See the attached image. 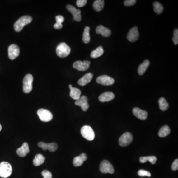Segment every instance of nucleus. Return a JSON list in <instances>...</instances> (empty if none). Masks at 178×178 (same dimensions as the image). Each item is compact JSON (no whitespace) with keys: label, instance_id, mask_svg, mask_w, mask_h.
<instances>
[{"label":"nucleus","instance_id":"13","mask_svg":"<svg viewBox=\"0 0 178 178\" xmlns=\"http://www.w3.org/2000/svg\"><path fill=\"white\" fill-rule=\"evenodd\" d=\"M88 99L85 96H80L78 100H76L75 104L77 106L81 107L83 111H87L89 108V105L88 104Z\"/></svg>","mask_w":178,"mask_h":178},{"label":"nucleus","instance_id":"1","mask_svg":"<svg viewBox=\"0 0 178 178\" xmlns=\"http://www.w3.org/2000/svg\"><path fill=\"white\" fill-rule=\"evenodd\" d=\"M32 18L30 16H22L14 24V29L17 32H21L23 27L31 22Z\"/></svg>","mask_w":178,"mask_h":178},{"label":"nucleus","instance_id":"9","mask_svg":"<svg viewBox=\"0 0 178 178\" xmlns=\"http://www.w3.org/2000/svg\"><path fill=\"white\" fill-rule=\"evenodd\" d=\"M20 49L18 46L16 44H11L8 49V56L10 59L13 60L19 56Z\"/></svg>","mask_w":178,"mask_h":178},{"label":"nucleus","instance_id":"24","mask_svg":"<svg viewBox=\"0 0 178 178\" xmlns=\"http://www.w3.org/2000/svg\"><path fill=\"white\" fill-rule=\"evenodd\" d=\"M170 129L167 125H164L160 128L158 132V136L161 138L165 137L170 133Z\"/></svg>","mask_w":178,"mask_h":178},{"label":"nucleus","instance_id":"5","mask_svg":"<svg viewBox=\"0 0 178 178\" xmlns=\"http://www.w3.org/2000/svg\"><path fill=\"white\" fill-rule=\"evenodd\" d=\"M81 134L83 137L89 141H93L95 137V134L91 127L84 126L81 129Z\"/></svg>","mask_w":178,"mask_h":178},{"label":"nucleus","instance_id":"14","mask_svg":"<svg viewBox=\"0 0 178 178\" xmlns=\"http://www.w3.org/2000/svg\"><path fill=\"white\" fill-rule=\"evenodd\" d=\"M139 32L137 27H134L130 29L127 35L128 40L131 42H134L139 38Z\"/></svg>","mask_w":178,"mask_h":178},{"label":"nucleus","instance_id":"38","mask_svg":"<svg viewBox=\"0 0 178 178\" xmlns=\"http://www.w3.org/2000/svg\"><path fill=\"white\" fill-rule=\"evenodd\" d=\"M48 143H46L43 142H40L39 143L38 145L39 147L43 149L44 151H46L48 150Z\"/></svg>","mask_w":178,"mask_h":178},{"label":"nucleus","instance_id":"18","mask_svg":"<svg viewBox=\"0 0 178 178\" xmlns=\"http://www.w3.org/2000/svg\"><path fill=\"white\" fill-rule=\"evenodd\" d=\"M96 32L98 34H101L104 37H108L111 34V31L110 29L102 26H99L96 27Z\"/></svg>","mask_w":178,"mask_h":178},{"label":"nucleus","instance_id":"12","mask_svg":"<svg viewBox=\"0 0 178 178\" xmlns=\"http://www.w3.org/2000/svg\"><path fill=\"white\" fill-rule=\"evenodd\" d=\"M66 9L69 12H70L73 16V21L80 22L81 21V12L78 9H76L74 7L70 5H67Z\"/></svg>","mask_w":178,"mask_h":178},{"label":"nucleus","instance_id":"21","mask_svg":"<svg viewBox=\"0 0 178 178\" xmlns=\"http://www.w3.org/2000/svg\"><path fill=\"white\" fill-rule=\"evenodd\" d=\"M69 88L70 89V97L74 100H78L80 98L81 95V91L79 89L74 88L71 85H69Z\"/></svg>","mask_w":178,"mask_h":178},{"label":"nucleus","instance_id":"32","mask_svg":"<svg viewBox=\"0 0 178 178\" xmlns=\"http://www.w3.org/2000/svg\"><path fill=\"white\" fill-rule=\"evenodd\" d=\"M48 150L51 152H54L58 149V144L54 143H52L48 144Z\"/></svg>","mask_w":178,"mask_h":178},{"label":"nucleus","instance_id":"33","mask_svg":"<svg viewBox=\"0 0 178 178\" xmlns=\"http://www.w3.org/2000/svg\"><path fill=\"white\" fill-rule=\"evenodd\" d=\"M138 176L141 177H144V176H147V177H151V174L150 172L148 171H146L144 170L141 169L138 172Z\"/></svg>","mask_w":178,"mask_h":178},{"label":"nucleus","instance_id":"4","mask_svg":"<svg viewBox=\"0 0 178 178\" xmlns=\"http://www.w3.org/2000/svg\"><path fill=\"white\" fill-rule=\"evenodd\" d=\"M33 81V77L31 74H28L24 77L23 80V91L24 93L28 94L32 90Z\"/></svg>","mask_w":178,"mask_h":178},{"label":"nucleus","instance_id":"17","mask_svg":"<svg viewBox=\"0 0 178 178\" xmlns=\"http://www.w3.org/2000/svg\"><path fill=\"white\" fill-rule=\"evenodd\" d=\"M87 159V155L85 153H82L79 156L75 157L73 160V164L75 167H79L83 164Z\"/></svg>","mask_w":178,"mask_h":178},{"label":"nucleus","instance_id":"34","mask_svg":"<svg viewBox=\"0 0 178 178\" xmlns=\"http://www.w3.org/2000/svg\"><path fill=\"white\" fill-rule=\"evenodd\" d=\"M43 178H52V174L51 172H49L48 170H44L42 172Z\"/></svg>","mask_w":178,"mask_h":178},{"label":"nucleus","instance_id":"8","mask_svg":"<svg viewBox=\"0 0 178 178\" xmlns=\"http://www.w3.org/2000/svg\"><path fill=\"white\" fill-rule=\"evenodd\" d=\"M133 140V137L131 133H124L119 138V144L122 147H127L131 143Z\"/></svg>","mask_w":178,"mask_h":178},{"label":"nucleus","instance_id":"35","mask_svg":"<svg viewBox=\"0 0 178 178\" xmlns=\"http://www.w3.org/2000/svg\"><path fill=\"white\" fill-rule=\"evenodd\" d=\"M173 41L175 45H177L178 44V30L176 29L174 32V37L173 38Z\"/></svg>","mask_w":178,"mask_h":178},{"label":"nucleus","instance_id":"39","mask_svg":"<svg viewBox=\"0 0 178 178\" xmlns=\"http://www.w3.org/2000/svg\"><path fill=\"white\" fill-rule=\"evenodd\" d=\"M172 169L173 171H176L178 169V159L175 160L172 165Z\"/></svg>","mask_w":178,"mask_h":178},{"label":"nucleus","instance_id":"25","mask_svg":"<svg viewBox=\"0 0 178 178\" xmlns=\"http://www.w3.org/2000/svg\"><path fill=\"white\" fill-rule=\"evenodd\" d=\"M90 28L89 26H86L85 28L84 31L83 33V38H82V40L84 43L88 44L90 42Z\"/></svg>","mask_w":178,"mask_h":178},{"label":"nucleus","instance_id":"2","mask_svg":"<svg viewBox=\"0 0 178 178\" xmlns=\"http://www.w3.org/2000/svg\"><path fill=\"white\" fill-rule=\"evenodd\" d=\"M12 172V167L9 162L4 161L0 163V177L1 178L10 177Z\"/></svg>","mask_w":178,"mask_h":178},{"label":"nucleus","instance_id":"6","mask_svg":"<svg viewBox=\"0 0 178 178\" xmlns=\"http://www.w3.org/2000/svg\"><path fill=\"white\" fill-rule=\"evenodd\" d=\"M37 115L42 121L49 122L53 118V115L49 110L46 109H39L37 111Z\"/></svg>","mask_w":178,"mask_h":178},{"label":"nucleus","instance_id":"31","mask_svg":"<svg viewBox=\"0 0 178 178\" xmlns=\"http://www.w3.org/2000/svg\"><path fill=\"white\" fill-rule=\"evenodd\" d=\"M153 8L155 13L157 14H161L163 12L164 8L162 5L158 2H155L153 3Z\"/></svg>","mask_w":178,"mask_h":178},{"label":"nucleus","instance_id":"37","mask_svg":"<svg viewBox=\"0 0 178 178\" xmlns=\"http://www.w3.org/2000/svg\"><path fill=\"white\" fill-rule=\"evenodd\" d=\"M87 0H78L76 2V5L78 7H83L87 4Z\"/></svg>","mask_w":178,"mask_h":178},{"label":"nucleus","instance_id":"16","mask_svg":"<svg viewBox=\"0 0 178 178\" xmlns=\"http://www.w3.org/2000/svg\"><path fill=\"white\" fill-rule=\"evenodd\" d=\"M29 152V145L27 143H24L22 145L21 147L16 150L17 155L20 157H26V155Z\"/></svg>","mask_w":178,"mask_h":178},{"label":"nucleus","instance_id":"30","mask_svg":"<svg viewBox=\"0 0 178 178\" xmlns=\"http://www.w3.org/2000/svg\"><path fill=\"white\" fill-rule=\"evenodd\" d=\"M158 103H159V108L161 110L165 111L168 109L169 104L164 98H160L158 101Z\"/></svg>","mask_w":178,"mask_h":178},{"label":"nucleus","instance_id":"20","mask_svg":"<svg viewBox=\"0 0 178 178\" xmlns=\"http://www.w3.org/2000/svg\"><path fill=\"white\" fill-rule=\"evenodd\" d=\"M93 78V74L91 73H88L85 75L84 76L81 78L79 80L78 83L79 85L84 86L89 84Z\"/></svg>","mask_w":178,"mask_h":178},{"label":"nucleus","instance_id":"23","mask_svg":"<svg viewBox=\"0 0 178 178\" xmlns=\"http://www.w3.org/2000/svg\"><path fill=\"white\" fill-rule=\"evenodd\" d=\"M45 157L42 154H38L35 156L34 159L33 160V162L35 166H39L42 165L44 162Z\"/></svg>","mask_w":178,"mask_h":178},{"label":"nucleus","instance_id":"26","mask_svg":"<svg viewBox=\"0 0 178 178\" xmlns=\"http://www.w3.org/2000/svg\"><path fill=\"white\" fill-rule=\"evenodd\" d=\"M105 1L103 0H96L93 4V8L96 12H100L104 9Z\"/></svg>","mask_w":178,"mask_h":178},{"label":"nucleus","instance_id":"29","mask_svg":"<svg viewBox=\"0 0 178 178\" xmlns=\"http://www.w3.org/2000/svg\"><path fill=\"white\" fill-rule=\"evenodd\" d=\"M148 161L150 162L152 164H154L157 161V157L154 156H149V157H141L140 158V162L142 163H144Z\"/></svg>","mask_w":178,"mask_h":178},{"label":"nucleus","instance_id":"11","mask_svg":"<svg viewBox=\"0 0 178 178\" xmlns=\"http://www.w3.org/2000/svg\"><path fill=\"white\" fill-rule=\"evenodd\" d=\"M91 63L89 61L85 60L84 62L76 61L73 64L74 68L79 71H86L90 68Z\"/></svg>","mask_w":178,"mask_h":178},{"label":"nucleus","instance_id":"7","mask_svg":"<svg viewBox=\"0 0 178 178\" xmlns=\"http://www.w3.org/2000/svg\"><path fill=\"white\" fill-rule=\"evenodd\" d=\"M100 169L101 172L104 174H113L115 172L112 164L106 160L101 161L100 164Z\"/></svg>","mask_w":178,"mask_h":178},{"label":"nucleus","instance_id":"15","mask_svg":"<svg viewBox=\"0 0 178 178\" xmlns=\"http://www.w3.org/2000/svg\"><path fill=\"white\" fill-rule=\"evenodd\" d=\"M133 113L136 117L142 120H145L148 117V112L146 111L141 110L138 107L133 108Z\"/></svg>","mask_w":178,"mask_h":178},{"label":"nucleus","instance_id":"10","mask_svg":"<svg viewBox=\"0 0 178 178\" xmlns=\"http://www.w3.org/2000/svg\"><path fill=\"white\" fill-rule=\"evenodd\" d=\"M96 81L98 84L105 86L112 85L115 82L114 79L105 75L98 77Z\"/></svg>","mask_w":178,"mask_h":178},{"label":"nucleus","instance_id":"28","mask_svg":"<svg viewBox=\"0 0 178 178\" xmlns=\"http://www.w3.org/2000/svg\"><path fill=\"white\" fill-rule=\"evenodd\" d=\"M56 19V23L54 24V27L56 29H60L63 28L62 23L64 21V18L63 16L61 15H59L55 17Z\"/></svg>","mask_w":178,"mask_h":178},{"label":"nucleus","instance_id":"27","mask_svg":"<svg viewBox=\"0 0 178 178\" xmlns=\"http://www.w3.org/2000/svg\"><path fill=\"white\" fill-rule=\"evenodd\" d=\"M104 51L103 48L101 46H100V47L97 48L95 50H94V51L91 52V57L92 58H94V59L99 58V57L101 56L104 54Z\"/></svg>","mask_w":178,"mask_h":178},{"label":"nucleus","instance_id":"3","mask_svg":"<svg viewBox=\"0 0 178 178\" xmlns=\"http://www.w3.org/2000/svg\"><path fill=\"white\" fill-rule=\"evenodd\" d=\"M70 47L65 43H61L58 45L56 49L57 55L60 58H66L70 54Z\"/></svg>","mask_w":178,"mask_h":178},{"label":"nucleus","instance_id":"22","mask_svg":"<svg viewBox=\"0 0 178 178\" xmlns=\"http://www.w3.org/2000/svg\"><path fill=\"white\" fill-rule=\"evenodd\" d=\"M149 65H150V62H149V60H144L143 63L141 64L138 68V74L140 75H143L144 74L147 69L149 67Z\"/></svg>","mask_w":178,"mask_h":178},{"label":"nucleus","instance_id":"36","mask_svg":"<svg viewBox=\"0 0 178 178\" xmlns=\"http://www.w3.org/2000/svg\"><path fill=\"white\" fill-rule=\"evenodd\" d=\"M136 2L137 1L136 0H126L124 1V4L126 6H131L135 5Z\"/></svg>","mask_w":178,"mask_h":178},{"label":"nucleus","instance_id":"19","mask_svg":"<svg viewBox=\"0 0 178 178\" xmlns=\"http://www.w3.org/2000/svg\"><path fill=\"white\" fill-rule=\"evenodd\" d=\"M115 98V94L112 92H105L100 96L99 99L101 102H105L111 101Z\"/></svg>","mask_w":178,"mask_h":178},{"label":"nucleus","instance_id":"40","mask_svg":"<svg viewBox=\"0 0 178 178\" xmlns=\"http://www.w3.org/2000/svg\"><path fill=\"white\" fill-rule=\"evenodd\" d=\"M2 128V127L1 125V124H0V131H1Z\"/></svg>","mask_w":178,"mask_h":178}]
</instances>
